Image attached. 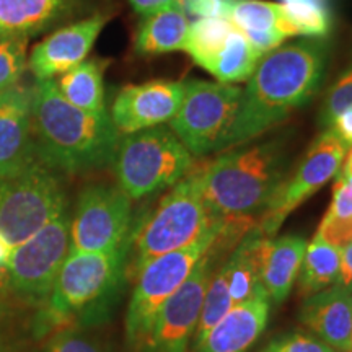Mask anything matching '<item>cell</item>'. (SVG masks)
<instances>
[{
	"label": "cell",
	"mask_w": 352,
	"mask_h": 352,
	"mask_svg": "<svg viewBox=\"0 0 352 352\" xmlns=\"http://www.w3.org/2000/svg\"><path fill=\"white\" fill-rule=\"evenodd\" d=\"M324 38H300L264 54L243 88L226 151L259 138L310 101L328 67Z\"/></svg>",
	"instance_id": "obj_1"
},
{
	"label": "cell",
	"mask_w": 352,
	"mask_h": 352,
	"mask_svg": "<svg viewBox=\"0 0 352 352\" xmlns=\"http://www.w3.org/2000/svg\"><path fill=\"white\" fill-rule=\"evenodd\" d=\"M32 127L38 160L65 173L111 164L121 138L108 108L85 111L74 107L59 94L56 78L33 85Z\"/></svg>",
	"instance_id": "obj_2"
},
{
	"label": "cell",
	"mask_w": 352,
	"mask_h": 352,
	"mask_svg": "<svg viewBox=\"0 0 352 352\" xmlns=\"http://www.w3.org/2000/svg\"><path fill=\"white\" fill-rule=\"evenodd\" d=\"M202 197L215 219H253L287 178V152L279 139L223 153L201 166Z\"/></svg>",
	"instance_id": "obj_3"
},
{
	"label": "cell",
	"mask_w": 352,
	"mask_h": 352,
	"mask_svg": "<svg viewBox=\"0 0 352 352\" xmlns=\"http://www.w3.org/2000/svg\"><path fill=\"white\" fill-rule=\"evenodd\" d=\"M199 166L132 226L126 245V274L132 279L152 259L192 245L217 223L202 197Z\"/></svg>",
	"instance_id": "obj_4"
},
{
	"label": "cell",
	"mask_w": 352,
	"mask_h": 352,
	"mask_svg": "<svg viewBox=\"0 0 352 352\" xmlns=\"http://www.w3.org/2000/svg\"><path fill=\"white\" fill-rule=\"evenodd\" d=\"M126 274V246L111 253L70 252L57 274L38 329L95 321L108 311Z\"/></svg>",
	"instance_id": "obj_5"
},
{
	"label": "cell",
	"mask_w": 352,
	"mask_h": 352,
	"mask_svg": "<svg viewBox=\"0 0 352 352\" xmlns=\"http://www.w3.org/2000/svg\"><path fill=\"white\" fill-rule=\"evenodd\" d=\"M118 186L132 201L165 191L195 170L196 157L170 126L121 135L113 160Z\"/></svg>",
	"instance_id": "obj_6"
},
{
	"label": "cell",
	"mask_w": 352,
	"mask_h": 352,
	"mask_svg": "<svg viewBox=\"0 0 352 352\" xmlns=\"http://www.w3.org/2000/svg\"><path fill=\"white\" fill-rule=\"evenodd\" d=\"M67 209L56 170L34 162L19 175L0 178V235L16 248Z\"/></svg>",
	"instance_id": "obj_7"
},
{
	"label": "cell",
	"mask_w": 352,
	"mask_h": 352,
	"mask_svg": "<svg viewBox=\"0 0 352 352\" xmlns=\"http://www.w3.org/2000/svg\"><path fill=\"white\" fill-rule=\"evenodd\" d=\"M219 227L220 220L217 219V223L195 243L152 259L134 277V290L126 314V340L132 347L144 349L160 308L204 256L217 235Z\"/></svg>",
	"instance_id": "obj_8"
},
{
	"label": "cell",
	"mask_w": 352,
	"mask_h": 352,
	"mask_svg": "<svg viewBox=\"0 0 352 352\" xmlns=\"http://www.w3.org/2000/svg\"><path fill=\"white\" fill-rule=\"evenodd\" d=\"M241 95V87L189 78L178 113L168 126L195 157L226 151Z\"/></svg>",
	"instance_id": "obj_9"
},
{
	"label": "cell",
	"mask_w": 352,
	"mask_h": 352,
	"mask_svg": "<svg viewBox=\"0 0 352 352\" xmlns=\"http://www.w3.org/2000/svg\"><path fill=\"white\" fill-rule=\"evenodd\" d=\"M132 226L131 197L120 186L91 184L80 192L70 217V252H118L127 245Z\"/></svg>",
	"instance_id": "obj_10"
},
{
	"label": "cell",
	"mask_w": 352,
	"mask_h": 352,
	"mask_svg": "<svg viewBox=\"0 0 352 352\" xmlns=\"http://www.w3.org/2000/svg\"><path fill=\"white\" fill-rule=\"evenodd\" d=\"M69 210L51 220L36 235L13 248L8 294L30 305H44L70 253Z\"/></svg>",
	"instance_id": "obj_11"
},
{
	"label": "cell",
	"mask_w": 352,
	"mask_h": 352,
	"mask_svg": "<svg viewBox=\"0 0 352 352\" xmlns=\"http://www.w3.org/2000/svg\"><path fill=\"white\" fill-rule=\"evenodd\" d=\"M346 155L347 147L338 135L331 129H323L310 145L297 170L284 179L267 208L261 212L256 222L258 230L264 236L276 235L284 220L298 206L338 175Z\"/></svg>",
	"instance_id": "obj_12"
},
{
	"label": "cell",
	"mask_w": 352,
	"mask_h": 352,
	"mask_svg": "<svg viewBox=\"0 0 352 352\" xmlns=\"http://www.w3.org/2000/svg\"><path fill=\"white\" fill-rule=\"evenodd\" d=\"M214 264L209 252L192 267L188 279L164 303L148 336L145 352H188L199 323L202 302Z\"/></svg>",
	"instance_id": "obj_13"
},
{
	"label": "cell",
	"mask_w": 352,
	"mask_h": 352,
	"mask_svg": "<svg viewBox=\"0 0 352 352\" xmlns=\"http://www.w3.org/2000/svg\"><path fill=\"white\" fill-rule=\"evenodd\" d=\"M108 20L107 13H94L74 23L60 26L38 43L28 56V69L36 82L60 77L83 63L94 50Z\"/></svg>",
	"instance_id": "obj_14"
},
{
	"label": "cell",
	"mask_w": 352,
	"mask_h": 352,
	"mask_svg": "<svg viewBox=\"0 0 352 352\" xmlns=\"http://www.w3.org/2000/svg\"><path fill=\"white\" fill-rule=\"evenodd\" d=\"M184 82L151 80L121 88L109 114L121 135L166 124L178 113Z\"/></svg>",
	"instance_id": "obj_15"
},
{
	"label": "cell",
	"mask_w": 352,
	"mask_h": 352,
	"mask_svg": "<svg viewBox=\"0 0 352 352\" xmlns=\"http://www.w3.org/2000/svg\"><path fill=\"white\" fill-rule=\"evenodd\" d=\"M33 87L0 94V178L19 175L38 162L32 127Z\"/></svg>",
	"instance_id": "obj_16"
},
{
	"label": "cell",
	"mask_w": 352,
	"mask_h": 352,
	"mask_svg": "<svg viewBox=\"0 0 352 352\" xmlns=\"http://www.w3.org/2000/svg\"><path fill=\"white\" fill-rule=\"evenodd\" d=\"M271 298L266 290L248 302L232 307L228 314L208 333L196 352H246L267 327Z\"/></svg>",
	"instance_id": "obj_17"
},
{
	"label": "cell",
	"mask_w": 352,
	"mask_h": 352,
	"mask_svg": "<svg viewBox=\"0 0 352 352\" xmlns=\"http://www.w3.org/2000/svg\"><path fill=\"white\" fill-rule=\"evenodd\" d=\"M300 320L318 340L338 352L352 347V292L331 285L307 297L300 310Z\"/></svg>",
	"instance_id": "obj_18"
},
{
	"label": "cell",
	"mask_w": 352,
	"mask_h": 352,
	"mask_svg": "<svg viewBox=\"0 0 352 352\" xmlns=\"http://www.w3.org/2000/svg\"><path fill=\"white\" fill-rule=\"evenodd\" d=\"M87 0H0V32L33 38L72 20Z\"/></svg>",
	"instance_id": "obj_19"
},
{
	"label": "cell",
	"mask_w": 352,
	"mask_h": 352,
	"mask_svg": "<svg viewBox=\"0 0 352 352\" xmlns=\"http://www.w3.org/2000/svg\"><path fill=\"white\" fill-rule=\"evenodd\" d=\"M305 250L307 241L298 235L263 239L259 279L271 302L283 303L287 298L300 272Z\"/></svg>",
	"instance_id": "obj_20"
},
{
	"label": "cell",
	"mask_w": 352,
	"mask_h": 352,
	"mask_svg": "<svg viewBox=\"0 0 352 352\" xmlns=\"http://www.w3.org/2000/svg\"><path fill=\"white\" fill-rule=\"evenodd\" d=\"M189 21L184 7H171L145 16L134 38V51L140 57H153L184 51Z\"/></svg>",
	"instance_id": "obj_21"
},
{
	"label": "cell",
	"mask_w": 352,
	"mask_h": 352,
	"mask_svg": "<svg viewBox=\"0 0 352 352\" xmlns=\"http://www.w3.org/2000/svg\"><path fill=\"white\" fill-rule=\"evenodd\" d=\"M264 235L256 227L250 230L233 248L230 256L226 259L228 271V292H230L232 305L248 302L263 285L259 279V266H261V243Z\"/></svg>",
	"instance_id": "obj_22"
},
{
	"label": "cell",
	"mask_w": 352,
	"mask_h": 352,
	"mask_svg": "<svg viewBox=\"0 0 352 352\" xmlns=\"http://www.w3.org/2000/svg\"><path fill=\"white\" fill-rule=\"evenodd\" d=\"M104 69H107L104 60L85 59L56 78L57 90L74 107L85 111H103L107 109Z\"/></svg>",
	"instance_id": "obj_23"
},
{
	"label": "cell",
	"mask_w": 352,
	"mask_h": 352,
	"mask_svg": "<svg viewBox=\"0 0 352 352\" xmlns=\"http://www.w3.org/2000/svg\"><path fill=\"white\" fill-rule=\"evenodd\" d=\"M259 59L261 56L254 51L243 32L235 26L226 44L212 57H209L201 67L212 74L217 82L235 85V83L246 82L252 77Z\"/></svg>",
	"instance_id": "obj_24"
},
{
	"label": "cell",
	"mask_w": 352,
	"mask_h": 352,
	"mask_svg": "<svg viewBox=\"0 0 352 352\" xmlns=\"http://www.w3.org/2000/svg\"><path fill=\"white\" fill-rule=\"evenodd\" d=\"M341 270V250L328 241L314 236L307 243L300 272H298V294L310 297L338 283Z\"/></svg>",
	"instance_id": "obj_25"
},
{
	"label": "cell",
	"mask_w": 352,
	"mask_h": 352,
	"mask_svg": "<svg viewBox=\"0 0 352 352\" xmlns=\"http://www.w3.org/2000/svg\"><path fill=\"white\" fill-rule=\"evenodd\" d=\"M230 21L239 30H279L287 38L297 36L296 26L287 16L283 3L266 0H235Z\"/></svg>",
	"instance_id": "obj_26"
},
{
	"label": "cell",
	"mask_w": 352,
	"mask_h": 352,
	"mask_svg": "<svg viewBox=\"0 0 352 352\" xmlns=\"http://www.w3.org/2000/svg\"><path fill=\"white\" fill-rule=\"evenodd\" d=\"M315 235L340 250L352 243V186L340 176L333 186L331 204Z\"/></svg>",
	"instance_id": "obj_27"
},
{
	"label": "cell",
	"mask_w": 352,
	"mask_h": 352,
	"mask_svg": "<svg viewBox=\"0 0 352 352\" xmlns=\"http://www.w3.org/2000/svg\"><path fill=\"white\" fill-rule=\"evenodd\" d=\"M232 307L230 292H228V271L226 259H223V263L210 274L208 289H206L199 323L195 333V349H197L210 329L228 314Z\"/></svg>",
	"instance_id": "obj_28"
},
{
	"label": "cell",
	"mask_w": 352,
	"mask_h": 352,
	"mask_svg": "<svg viewBox=\"0 0 352 352\" xmlns=\"http://www.w3.org/2000/svg\"><path fill=\"white\" fill-rule=\"evenodd\" d=\"M235 28L228 19H199L195 23H189L184 52L199 65L212 57L230 36Z\"/></svg>",
	"instance_id": "obj_29"
},
{
	"label": "cell",
	"mask_w": 352,
	"mask_h": 352,
	"mask_svg": "<svg viewBox=\"0 0 352 352\" xmlns=\"http://www.w3.org/2000/svg\"><path fill=\"white\" fill-rule=\"evenodd\" d=\"M297 36L327 38L331 32V0H283Z\"/></svg>",
	"instance_id": "obj_30"
},
{
	"label": "cell",
	"mask_w": 352,
	"mask_h": 352,
	"mask_svg": "<svg viewBox=\"0 0 352 352\" xmlns=\"http://www.w3.org/2000/svg\"><path fill=\"white\" fill-rule=\"evenodd\" d=\"M28 36L0 32V94L19 85L28 69Z\"/></svg>",
	"instance_id": "obj_31"
},
{
	"label": "cell",
	"mask_w": 352,
	"mask_h": 352,
	"mask_svg": "<svg viewBox=\"0 0 352 352\" xmlns=\"http://www.w3.org/2000/svg\"><path fill=\"white\" fill-rule=\"evenodd\" d=\"M349 107H352V64L329 88L327 100L320 111V126L328 129L331 122Z\"/></svg>",
	"instance_id": "obj_32"
},
{
	"label": "cell",
	"mask_w": 352,
	"mask_h": 352,
	"mask_svg": "<svg viewBox=\"0 0 352 352\" xmlns=\"http://www.w3.org/2000/svg\"><path fill=\"white\" fill-rule=\"evenodd\" d=\"M261 352H338L314 334L292 333L277 338L270 342Z\"/></svg>",
	"instance_id": "obj_33"
},
{
	"label": "cell",
	"mask_w": 352,
	"mask_h": 352,
	"mask_svg": "<svg viewBox=\"0 0 352 352\" xmlns=\"http://www.w3.org/2000/svg\"><path fill=\"white\" fill-rule=\"evenodd\" d=\"M44 352H107L91 338L83 336L74 329H60L47 342Z\"/></svg>",
	"instance_id": "obj_34"
},
{
	"label": "cell",
	"mask_w": 352,
	"mask_h": 352,
	"mask_svg": "<svg viewBox=\"0 0 352 352\" xmlns=\"http://www.w3.org/2000/svg\"><path fill=\"white\" fill-rule=\"evenodd\" d=\"M235 0H184V10L199 19H228Z\"/></svg>",
	"instance_id": "obj_35"
},
{
	"label": "cell",
	"mask_w": 352,
	"mask_h": 352,
	"mask_svg": "<svg viewBox=\"0 0 352 352\" xmlns=\"http://www.w3.org/2000/svg\"><path fill=\"white\" fill-rule=\"evenodd\" d=\"M243 34L248 39L250 44L254 47V51L259 56L267 54V52L279 47L280 44H284L287 36L279 30H266V32H259V30H241Z\"/></svg>",
	"instance_id": "obj_36"
},
{
	"label": "cell",
	"mask_w": 352,
	"mask_h": 352,
	"mask_svg": "<svg viewBox=\"0 0 352 352\" xmlns=\"http://www.w3.org/2000/svg\"><path fill=\"white\" fill-rule=\"evenodd\" d=\"M132 10L139 16H151L171 7H184V0H129Z\"/></svg>",
	"instance_id": "obj_37"
},
{
	"label": "cell",
	"mask_w": 352,
	"mask_h": 352,
	"mask_svg": "<svg viewBox=\"0 0 352 352\" xmlns=\"http://www.w3.org/2000/svg\"><path fill=\"white\" fill-rule=\"evenodd\" d=\"M334 134L338 135V139L346 145L347 148L352 147V107L346 108L340 116L331 122V126L328 127Z\"/></svg>",
	"instance_id": "obj_38"
},
{
	"label": "cell",
	"mask_w": 352,
	"mask_h": 352,
	"mask_svg": "<svg viewBox=\"0 0 352 352\" xmlns=\"http://www.w3.org/2000/svg\"><path fill=\"white\" fill-rule=\"evenodd\" d=\"M336 285L352 292V243L341 250V270Z\"/></svg>",
	"instance_id": "obj_39"
},
{
	"label": "cell",
	"mask_w": 352,
	"mask_h": 352,
	"mask_svg": "<svg viewBox=\"0 0 352 352\" xmlns=\"http://www.w3.org/2000/svg\"><path fill=\"white\" fill-rule=\"evenodd\" d=\"M12 334L8 327V311L0 303V352H10Z\"/></svg>",
	"instance_id": "obj_40"
},
{
	"label": "cell",
	"mask_w": 352,
	"mask_h": 352,
	"mask_svg": "<svg viewBox=\"0 0 352 352\" xmlns=\"http://www.w3.org/2000/svg\"><path fill=\"white\" fill-rule=\"evenodd\" d=\"M338 176H340V178H342L344 182H347L352 186V147H351V152L346 155L344 162H342L341 170L338 171Z\"/></svg>",
	"instance_id": "obj_41"
},
{
	"label": "cell",
	"mask_w": 352,
	"mask_h": 352,
	"mask_svg": "<svg viewBox=\"0 0 352 352\" xmlns=\"http://www.w3.org/2000/svg\"><path fill=\"white\" fill-rule=\"evenodd\" d=\"M349 352H352V347H351V351H349Z\"/></svg>",
	"instance_id": "obj_42"
}]
</instances>
